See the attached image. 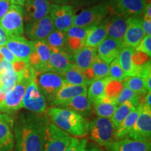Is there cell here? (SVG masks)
Wrapping results in <instances>:
<instances>
[{
	"mask_svg": "<svg viewBox=\"0 0 151 151\" xmlns=\"http://www.w3.org/2000/svg\"><path fill=\"white\" fill-rule=\"evenodd\" d=\"M48 124L46 113H22L14 124L16 151H43Z\"/></svg>",
	"mask_w": 151,
	"mask_h": 151,
	"instance_id": "1",
	"label": "cell"
},
{
	"mask_svg": "<svg viewBox=\"0 0 151 151\" xmlns=\"http://www.w3.org/2000/svg\"><path fill=\"white\" fill-rule=\"evenodd\" d=\"M56 127L76 137H82L89 132V120L76 113L61 107H50L46 113Z\"/></svg>",
	"mask_w": 151,
	"mask_h": 151,
	"instance_id": "2",
	"label": "cell"
},
{
	"mask_svg": "<svg viewBox=\"0 0 151 151\" xmlns=\"http://www.w3.org/2000/svg\"><path fill=\"white\" fill-rule=\"evenodd\" d=\"M90 137L92 141L101 146H109L118 140L116 128L110 118H94L89 122Z\"/></svg>",
	"mask_w": 151,
	"mask_h": 151,
	"instance_id": "3",
	"label": "cell"
},
{
	"mask_svg": "<svg viewBox=\"0 0 151 151\" xmlns=\"http://www.w3.org/2000/svg\"><path fill=\"white\" fill-rule=\"evenodd\" d=\"M33 80L46 101L50 104L65 83L61 75L52 71H35Z\"/></svg>",
	"mask_w": 151,
	"mask_h": 151,
	"instance_id": "4",
	"label": "cell"
},
{
	"mask_svg": "<svg viewBox=\"0 0 151 151\" xmlns=\"http://www.w3.org/2000/svg\"><path fill=\"white\" fill-rule=\"evenodd\" d=\"M107 1L92 5L75 14L73 25L82 27H91L99 24L108 16Z\"/></svg>",
	"mask_w": 151,
	"mask_h": 151,
	"instance_id": "5",
	"label": "cell"
},
{
	"mask_svg": "<svg viewBox=\"0 0 151 151\" xmlns=\"http://www.w3.org/2000/svg\"><path fill=\"white\" fill-rule=\"evenodd\" d=\"M0 24L8 35L24 34V10L21 6L11 4L9 11L0 19Z\"/></svg>",
	"mask_w": 151,
	"mask_h": 151,
	"instance_id": "6",
	"label": "cell"
},
{
	"mask_svg": "<svg viewBox=\"0 0 151 151\" xmlns=\"http://www.w3.org/2000/svg\"><path fill=\"white\" fill-rule=\"evenodd\" d=\"M33 79L26 78L22 76L14 88L6 94L4 99L0 103V111L12 113L21 109L22 101L26 88L29 83Z\"/></svg>",
	"mask_w": 151,
	"mask_h": 151,
	"instance_id": "7",
	"label": "cell"
},
{
	"mask_svg": "<svg viewBox=\"0 0 151 151\" xmlns=\"http://www.w3.org/2000/svg\"><path fill=\"white\" fill-rule=\"evenodd\" d=\"M147 0H109V14L129 17L138 16L143 14Z\"/></svg>",
	"mask_w": 151,
	"mask_h": 151,
	"instance_id": "8",
	"label": "cell"
},
{
	"mask_svg": "<svg viewBox=\"0 0 151 151\" xmlns=\"http://www.w3.org/2000/svg\"><path fill=\"white\" fill-rule=\"evenodd\" d=\"M141 111L134 125L127 137L131 139L150 141L151 137V108L141 102Z\"/></svg>",
	"mask_w": 151,
	"mask_h": 151,
	"instance_id": "9",
	"label": "cell"
},
{
	"mask_svg": "<svg viewBox=\"0 0 151 151\" xmlns=\"http://www.w3.org/2000/svg\"><path fill=\"white\" fill-rule=\"evenodd\" d=\"M71 140V137L67 132L49 123L43 151H65Z\"/></svg>",
	"mask_w": 151,
	"mask_h": 151,
	"instance_id": "10",
	"label": "cell"
},
{
	"mask_svg": "<svg viewBox=\"0 0 151 151\" xmlns=\"http://www.w3.org/2000/svg\"><path fill=\"white\" fill-rule=\"evenodd\" d=\"M21 106L22 108L35 113H43L46 111V99L39 91L34 80H32L27 85Z\"/></svg>",
	"mask_w": 151,
	"mask_h": 151,
	"instance_id": "11",
	"label": "cell"
},
{
	"mask_svg": "<svg viewBox=\"0 0 151 151\" xmlns=\"http://www.w3.org/2000/svg\"><path fill=\"white\" fill-rule=\"evenodd\" d=\"M71 5H57L51 4L50 15L55 29L67 32L73 26L74 11Z\"/></svg>",
	"mask_w": 151,
	"mask_h": 151,
	"instance_id": "12",
	"label": "cell"
},
{
	"mask_svg": "<svg viewBox=\"0 0 151 151\" xmlns=\"http://www.w3.org/2000/svg\"><path fill=\"white\" fill-rule=\"evenodd\" d=\"M6 46L18 60L28 63L29 57L35 50L33 41L27 40L22 36L9 35Z\"/></svg>",
	"mask_w": 151,
	"mask_h": 151,
	"instance_id": "13",
	"label": "cell"
},
{
	"mask_svg": "<svg viewBox=\"0 0 151 151\" xmlns=\"http://www.w3.org/2000/svg\"><path fill=\"white\" fill-rule=\"evenodd\" d=\"M24 6V20L29 24L50 14L51 3L48 0H27Z\"/></svg>",
	"mask_w": 151,
	"mask_h": 151,
	"instance_id": "14",
	"label": "cell"
},
{
	"mask_svg": "<svg viewBox=\"0 0 151 151\" xmlns=\"http://www.w3.org/2000/svg\"><path fill=\"white\" fill-rule=\"evenodd\" d=\"M55 29L53 22L50 14L37 22L27 24L24 32L32 41L45 40Z\"/></svg>",
	"mask_w": 151,
	"mask_h": 151,
	"instance_id": "15",
	"label": "cell"
},
{
	"mask_svg": "<svg viewBox=\"0 0 151 151\" xmlns=\"http://www.w3.org/2000/svg\"><path fill=\"white\" fill-rule=\"evenodd\" d=\"M73 64L72 55L69 54L65 49L50 48L46 71H52L60 74L67 70Z\"/></svg>",
	"mask_w": 151,
	"mask_h": 151,
	"instance_id": "16",
	"label": "cell"
},
{
	"mask_svg": "<svg viewBox=\"0 0 151 151\" xmlns=\"http://www.w3.org/2000/svg\"><path fill=\"white\" fill-rule=\"evenodd\" d=\"M145 36L141 18L138 16L130 17L128 19L127 27L122 39V45L123 46L137 48Z\"/></svg>",
	"mask_w": 151,
	"mask_h": 151,
	"instance_id": "17",
	"label": "cell"
},
{
	"mask_svg": "<svg viewBox=\"0 0 151 151\" xmlns=\"http://www.w3.org/2000/svg\"><path fill=\"white\" fill-rule=\"evenodd\" d=\"M14 122L7 114L0 117V151H14V135L13 134Z\"/></svg>",
	"mask_w": 151,
	"mask_h": 151,
	"instance_id": "18",
	"label": "cell"
},
{
	"mask_svg": "<svg viewBox=\"0 0 151 151\" xmlns=\"http://www.w3.org/2000/svg\"><path fill=\"white\" fill-rule=\"evenodd\" d=\"M110 15V17H106L104 19L106 23L107 37L122 41L127 27L128 19L130 17L114 14Z\"/></svg>",
	"mask_w": 151,
	"mask_h": 151,
	"instance_id": "19",
	"label": "cell"
},
{
	"mask_svg": "<svg viewBox=\"0 0 151 151\" xmlns=\"http://www.w3.org/2000/svg\"><path fill=\"white\" fill-rule=\"evenodd\" d=\"M109 151H151L150 141L126 137L107 146Z\"/></svg>",
	"mask_w": 151,
	"mask_h": 151,
	"instance_id": "20",
	"label": "cell"
},
{
	"mask_svg": "<svg viewBox=\"0 0 151 151\" xmlns=\"http://www.w3.org/2000/svg\"><path fill=\"white\" fill-rule=\"evenodd\" d=\"M123 47L122 41L107 37L97 47L99 58L106 63L110 64L113 60L118 58L120 49Z\"/></svg>",
	"mask_w": 151,
	"mask_h": 151,
	"instance_id": "21",
	"label": "cell"
},
{
	"mask_svg": "<svg viewBox=\"0 0 151 151\" xmlns=\"http://www.w3.org/2000/svg\"><path fill=\"white\" fill-rule=\"evenodd\" d=\"M90 27H82L73 25L66 32L67 33V51L72 55L79 49L85 46V41L87 32Z\"/></svg>",
	"mask_w": 151,
	"mask_h": 151,
	"instance_id": "22",
	"label": "cell"
},
{
	"mask_svg": "<svg viewBox=\"0 0 151 151\" xmlns=\"http://www.w3.org/2000/svg\"><path fill=\"white\" fill-rule=\"evenodd\" d=\"M87 91L88 88L86 86H76L65 83L55 96L50 105L60 106L79 94H87Z\"/></svg>",
	"mask_w": 151,
	"mask_h": 151,
	"instance_id": "23",
	"label": "cell"
},
{
	"mask_svg": "<svg viewBox=\"0 0 151 151\" xmlns=\"http://www.w3.org/2000/svg\"><path fill=\"white\" fill-rule=\"evenodd\" d=\"M98 57L97 48L83 46L72 54L73 63L81 70L89 69Z\"/></svg>",
	"mask_w": 151,
	"mask_h": 151,
	"instance_id": "24",
	"label": "cell"
},
{
	"mask_svg": "<svg viewBox=\"0 0 151 151\" xmlns=\"http://www.w3.org/2000/svg\"><path fill=\"white\" fill-rule=\"evenodd\" d=\"M87 94H79L76 97H73L70 101L64 104L61 108L68 109L76 113L81 116H88L91 113L92 104Z\"/></svg>",
	"mask_w": 151,
	"mask_h": 151,
	"instance_id": "25",
	"label": "cell"
},
{
	"mask_svg": "<svg viewBox=\"0 0 151 151\" xmlns=\"http://www.w3.org/2000/svg\"><path fill=\"white\" fill-rule=\"evenodd\" d=\"M107 37L106 23L105 20L88 29L85 41V46L97 48Z\"/></svg>",
	"mask_w": 151,
	"mask_h": 151,
	"instance_id": "26",
	"label": "cell"
},
{
	"mask_svg": "<svg viewBox=\"0 0 151 151\" xmlns=\"http://www.w3.org/2000/svg\"><path fill=\"white\" fill-rule=\"evenodd\" d=\"M141 104V97L137 96L134 99L128 100L125 102L118 105L116 111L110 118L114 127L116 128L127 117L134 109Z\"/></svg>",
	"mask_w": 151,
	"mask_h": 151,
	"instance_id": "27",
	"label": "cell"
},
{
	"mask_svg": "<svg viewBox=\"0 0 151 151\" xmlns=\"http://www.w3.org/2000/svg\"><path fill=\"white\" fill-rule=\"evenodd\" d=\"M135 49L130 46H123L120 49L118 60L126 76H137L138 69L132 62V55Z\"/></svg>",
	"mask_w": 151,
	"mask_h": 151,
	"instance_id": "28",
	"label": "cell"
},
{
	"mask_svg": "<svg viewBox=\"0 0 151 151\" xmlns=\"http://www.w3.org/2000/svg\"><path fill=\"white\" fill-rule=\"evenodd\" d=\"M93 104L97 116L106 118H111L118 106L116 100L111 99L106 95L97 99Z\"/></svg>",
	"mask_w": 151,
	"mask_h": 151,
	"instance_id": "29",
	"label": "cell"
},
{
	"mask_svg": "<svg viewBox=\"0 0 151 151\" xmlns=\"http://www.w3.org/2000/svg\"><path fill=\"white\" fill-rule=\"evenodd\" d=\"M141 107V105L140 104L129 113V114L122 120L121 123L119 124L118 127H117L116 138L118 140L127 137L128 133L134 127L139 115V113H140Z\"/></svg>",
	"mask_w": 151,
	"mask_h": 151,
	"instance_id": "30",
	"label": "cell"
},
{
	"mask_svg": "<svg viewBox=\"0 0 151 151\" xmlns=\"http://www.w3.org/2000/svg\"><path fill=\"white\" fill-rule=\"evenodd\" d=\"M65 83L76 86H89L90 82L87 80L81 69L73 64L67 70L60 73Z\"/></svg>",
	"mask_w": 151,
	"mask_h": 151,
	"instance_id": "31",
	"label": "cell"
},
{
	"mask_svg": "<svg viewBox=\"0 0 151 151\" xmlns=\"http://www.w3.org/2000/svg\"><path fill=\"white\" fill-rule=\"evenodd\" d=\"M111 79L109 77L94 81L90 84L87 91V96L90 102L93 103L96 100L105 95L106 86Z\"/></svg>",
	"mask_w": 151,
	"mask_h": 151,
	"instance_id": "32",
	"label": "cell"
},
{
	"mask_svg": "<svg viewBox=\"0 0 151 151\" xmlns=\"http://www.w3.org/2000/svg\"><path fill=\"white\" fill-rule=\"evenodd\" d=\"M122 83L123 86H126L139 96L144 95L148 92L144 78L139 76H126Z\"/></svg>",
	"mask_w": 151,
	"mask_h": 151,
	"instance_id": "33",
	"label": "cell"
},
{
	"mask_svg": "<svg viewBox=\"0 0 151 151\" xmlns=\"http://www.w3.org/2000/svg\"><path fill=\"white\" fill-rule=\"evenodd\" d=\"M45 40L50 48L64 49L67 44V33L55 29Z\"/></svg>",
	"mask_w": 151,
	"mask_h": 151,
	"instance_id": "34",
	"label": "cell"
},
{
	"mask_svg": "<svg viewBox=\"0 0 151 151\" xmlns=\"http://www.w3.org/2000/svg\"><path fill=\"white\" fill-rule=\"evenodd\" d=\"M33 42L34 46H35L34 51L41 60V63L43 65L42 71H46L50 53V46H48L46 40L33 41Z\"/></svg>",
	"mask_w": 151,
	"mask_h": 151,
	"instance_id": "35",
	"label": "cell"
},
{
	"mask_svg": "<svg viewBox=\"0 0 151 151\" xmlns=\"http://www.w3.org/2000/svg\"><path fill=\"white\" fill-rule=\"evenodd\" d=\"M91 69L94 74V81L109 76V64L101 60L99 56L94 61Z\"/></svg>",
	"mask_w": 151,
	"mask_h": 151,
	"instance_id": "36",
	"label": "cell"
},
{
	"mask_svg": "<svg viewBox=\"0 0 151 151\" xmlns=\"http://www.w3.org/2000/svg\"><path fill=\"white\" fill-rule=\"evenodd\" d=\"M109 77L111 80L122 81L125 78L126 75L124 74L121 66L119 63L118 58L113 60L109 65Z\"/></svg>",
	"mask_w": 151,
	"mask_h": 151,
	"instance_id": "37",
	"label": "cell"
},
{
	"mask_svg": "<svg viewBox=\"0 0 151 151\" xmlns=\"http://www.w3.org/2000/svg\"><path fill=\"white\" fill-rule=\"evenodd\" d=\"M123 85L122 81L110 80L106 86L105 95L111 99L116 100L122 91Z\"/></svg>",
	"mask_w": 151,
	"mask_h": 151,
	"instance_id": "38",
	"label": "cell"
},
{
	"mask_svg": "<svg viewBox=\"0 0 151 151\" xmlns=\"http://www.w3.org/2000/svg\"><path fill=\"white\" fill-rule=\"evenodd\" d=\"M88 140L86 139H79L78 138L71 137V142L65 151H85Z\"/></svg>",
	"mask_w": 151,
	"mask_h": 151,
	"instance_id": "39",
	"label": "cell"
},
{
	"mask_svg": "<svg viewBox=\"0 0 151 151\" xmlns=\"http://www.w3.org/2000/svg\"><path fill=\"white\" fill-rule=\"evenodd\" d=\"M137 94H135L133 91H132L131 90L127 88L126 86H123L122 88V91L120 92L118 98L116 99V103L118 105L121 104L125 102V101H128V100L132 99L134 98L137 97Z\"/></svg>",
	"mask_w": 151,
	"mask_h": 151,
	"instance_id": "40",
	"label": "cell"
},
{
	"mask_svg": "<svg viewBox=\"0 0 151 151\" xmlns=\"http://www.w3.org/2000/svg\"><path fill=\"white\" fill-rule=\"evenodd\" d=\"M135 50L137 51L142 52L143 53L151 56V36L146 35L141 41L138 45Z\"/></svg>",
	"mask_w": 151,
	"mask_h": 151,
	"instance_id": "41",
	"label": "cell"
},
{
	"mask_svg": "<svg viewBox=\"0 0 151 151\" xmlns=\"http://www.w3.org/2000/svg\"><path fill=\"white\" fill-rule=\"evenodd\" d=\"M99 0H69V3L73 7L77 8H83V7H89L92 5L97 4Z\"/></svg>",
	"mask_w": 151,
	"mask_h": 151,
	"instance_id": "42",
	"label": "cell"
},
{
	"mask_svg": "<svg viewBox=\"0 0 151 151\" xmlns=\"http://www.w3.org/2000/svg\"><path fill=\"white\" fill-rule=\"evenodd\" d=\"M0 54L2 55L3 58L6 61L11 62V63H14L18 60V58L14 55V54L6 46L0 47Z\"/></svg>",
	"mask_w": 151,
	"mask_h": 151,
	"instance_id": "43",
	"label": "cell"
},
{
	"mask_svg": "<svg viewBox=\"0 0 151 151\" xmlns=\"http://www.w3.org/2000/svg\"><path fill=\"white\" fill-rule=\"evenodd\" d=\"M11 4L9 0H0V19L9 11Z\"/></svg>",
	"mask_w": 151,
	"mask_h": 151,
	"instance_id": "44",
	"label": "cell"
},
{
	"mask_svg": "<svg viewBox=\"0 0 151 151\" xmlns=\"http://www.w3.org/2000/svg\"><path fill=\"white\" fill-rule=\"evenodd\" d=\"M141 20L145 35L151 36V20H147L143 18H141Z\"/></svg>",
	"mask_w": 151,
	"mask_h": 151,
	"instance_id": "45",
	"label": "cell"
},
{
	"mask_svg": "<svg viewBox=\"0 0 151 151\" xmlns=\"http://www.w3.org/2000/svg\"><path fill=\"white\" fill-rule=\"evenodd\" d=\"M9 35L6 32L5 30L3 29L0 24V47L6 46L7 39H8Z\"/></svg>",
	"mask_w": 151,
	"mask_h": 151,
	"instance_id": "46",
	"label": "cell"
},
{
	"mask_svg": "<svg viewBox=\"0 0 151 151\" xmlns=\"http://www.w3.org/2000/svg\"><path fill=\"white\" fill-rule=\"evenodd\" d=\"M143 18L151 20V4L150 1H149V3L146 2V6L143 9Z\"/></svg>",
	"mask_w": 151,
	"mask_h": 151,
	"instance_id": "47",
	"label": "cell"
},
{
	"mask_svg": "<svg viewBox=\"0 0 151 151\" xmlns=\"http://www.w3.org/2000/svg\"><path fill=\"white\" fill-rule=\"evenodd\" d=\"M51 4L57 5H66L69 3V0H48Z\"/></svg>",
	"mask_w": 151,
	"mask_h": 151,
	"instance_id": "48",
	"label": "cell"
},
{
	"mask_svg": "<svg viewBox=\"0 0 151 151\" xmlns=\"http://www.w3.org/2000/svg\"><path fill=\"white\" fill-rule=\"evenodd\" d=\"M143 103L151 108V92H147Z\"/></svg>",
	"mask_w": 151,
	"mask_h": 151,
	"instance_id": "49",
	"label": "cell"
},
{
	"mask_svg": "<svg viewBox=\"0 0 151 151\" xmlns=\"http://www.w3.org/2000/svg\"><path fill=\"white\" fill-rule=\"evenodd\" d=\"M9 1H10V3L13 5H18L23 6L24 4L27 1V0H9Z\"/></svg>",
	"mask_w": 151,
	"mask_h": 151,
	"instance_id": "50",
	"label": "cell"
},
{
	"mask_svg": "<svg viewBox=\"0 0 151 151\" xmlns=\"http://www.w3.org/2000/svg\"><path fill=\"white\" fill-rule=\"evenodd\" d=\"M85 151H104L102 149L98 148V147L96 146H93V147H90V148L86 149L85 150Z\"/></svg>",
	"mask_w": 151,
	"mask_h": 151,
	"instance_id": "51",
	"label": "cell"
},
{
	"mask_svg": "<svg viewBox=\"0 0 151 151\" xmlns=\"http://www.w3.org/2000/svg\"><path fill=\"white\" fill-rule=\"evenodd\" d=\"M1 113H0V117H1Z\"/></svg>",
	"mask_w": 151,
	"mask_h": 151,
	"instance_id": "52",
	"label": "cell"
}]
</instances>
